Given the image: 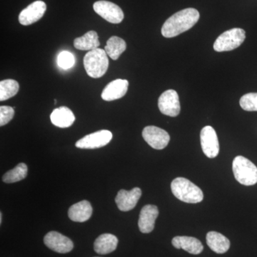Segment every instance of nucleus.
I'll use <instances>...</instances> for the list:
<instances>
[{"instance_id": "nucleus-1", "label": "nucleus", "mask_w": 257, "mask_h": 257, "mask_svg": "<svg viewBox=\"0 0 257 257\" xmlns=\"http://www.w3.org/2000/svg\"><path fill=\"white\" fill-rule=\"evenodd\" d=\"M199 13L194 8H187L167 19L162 28V35L172 38L190 30L199 20Z\"/></svg>"}, {"instance_id": "nucleus-2", "label": "nucleus", "mask_w": 257, "mask_h": 257, "mask_svg": "<svg viewBox=\"0 0 257 257\" xmlns=\"http://www.w3.org/2000/svg\"><path fill=\"white\" fill-rule=\"evenodd\" d=\"M171 189L175 197L182 202L197 204L202 202L204 194L202 189L189 179L177 177L172 181Z\"/></svg>"}, {"instance_id": "nucleus-3", "label": "nucleus", "mask_w": 257, "mask_h": 257, "mask_svg": "<svg viewBox=\"0 0 257 257\" xmlns=\"http://www.w3.org/2000/svg\"><path fill=\"white\" fill-rule=\"evenodd\" d=\"M84 66L86 72L92 78H100L104 76L109 67L105 50L97 48L89 51L84 56Z\"/></svg>"}, {"instance_id": "nucleus-4", "label": "nucleus", "mask_w": 257, "mask_h": 257, "mask_svg": "<svg viewBox=\"0 0 257 257\" xmlns=\"http://www.w3.org/2000/svg\"><path fill=\"white\" fill-rule=\"evenodd\" d=\"M233 173L239 183L252 186L257 183L256 166L244 157H235L232 164Z\"/></svg>"}, {"instance_id": "nucleus-5", "label": "nucleus", "mask_w": 257, "mask_h": 257, "mask_svg": "<svg viewBox=\"0 0 257 257\" xmlns=\"http://www.w3.org/2000/svg\"><path fill=\"white\" fill-rule=\"evenodd\" d=\"M246 33L241 28H233L221 34L214 44L216 52H229L238 48L244 42Z\"/></svg>"}, {"instance_id": "nucleus-6", "label": "nucleus", "mask_w": 257, "mask_h": 257, "mask_svg": "<svg viewBox=\"0 0 257 257\" xmlns=\"http://www.w3.org/2000/svg\"><path fill=\"white\" fill-rule=\"evenodd\" d=\"M94 12L106 21L112 24H119L124 20L122 10L118 5L106 0L96 2L93 5Z\"/></svg>"}, {"instance_id": "nucleus-7", "label": "nucleus", "mask_w": 257, "mask_h": 257, "mask_svg": "<svg viewBox=\"0 0 257 257\" xmlns=\"http://www.w3.org/2000/svg\"><path fill=\"white\" fill-rule=\"evenodd\" d=\"M112 140V133L109 130H100L96 133L89 134L80 139L75 144V146L79 149L93 150L100 148L107 145Z\"/></svg>"}, {"instance_id": "nucleus-8", "label": "nucleus", "mask_w": 257, "mask_h": 257, "mask_svg": "<svg viewBox=\"0 0 257 257\" xmlns=\"http://www.w3.org/2000/svg\"><path fill=\"white\" fill-rule=\"evenodd\" d=\"M143 137L145 142L155 150H163L170 141V135L165 130L155 126L144 128Z\"/></svg>"}, {"instance_id": "nucleus-9", "label": "nucleus", "mask_w": 257, "mask_h": 257, "mask_svg": "<svg viewBox=\"0 0 257 257\" xmlns=\"http://www.w3.org/2000/svg\"><path fill=\"white\" fill-rule=\"evenodd\" d=\"M158 106L163 114L172 117L178 116L181 106L177 92L173 89H169L162 93L159 98Z\"/></svg>"}, {"instance_id": "nucleus-10", "label": "nucleus", "mask_w": 257, "mask_h": 257, "mask_svg": "<svg viewBox=\"0 0 257 257\" xmlns=\"http://www.w3.org/2000/svg\"><path fill=\"white\" fill-rule=\"evenodd\" d=\"M201 145L204 155L209 158H215L219 155V143L214 128L206 126L200 134Z\"/></svg>"}, {"instance_id": "nucleus-11", "label": "nucleus", "mask_w": 257, "mask_h": 257, "mask_svg": "<svg viewBox=\"0 0 257 257\" xmlns=\"http://www.w3.org/2000/svg\"><path fill=\"white\" fill-rule=\"evenodd\" d=\"M44 242L47 247L57 253H69L74 248L72 240L55 231H50L45 235Z\"/></svg>"}, {"instance_id": "nucleus-12", "label": "nucleus", "mask_w": 257, "mask_h": 257, "mask_svg": "<svg viewBox=\"0 0 257 257\" xmlns=\"http://www.w3.org/2000/svg\"><path fill=\"white\" fill-rule=\"evenodd\" d=\"M47 5L43 1L34 2L27 7L19 15V22L24 26H28L39 21L44 16Z\"/></svg>"}, {"instance_id": "nucleus-13", "label": "nucleus", "mask_w": 257, "mask_h": 257, "mask_svg": "<svg viewBox=\"0 0 257 257\" xmlns=\"http://www.w3.org/2000/svg\"><path fill=\"white\" fill-rule=\"evenodd\" d=\"M142 196V190L135 187L130 191L121 189L115 198V202L120 211H128L136 207Z\"/></svg>"}, {"instance_id": "nucleus-14", "label": "nucleus", "mask_w": 257, "mask_h": 257, "mask_svg": "<svg viewBox=\"0 0 257 257\" xmlns=\"http://www.w3.org/2000/svg\"><path fill=\"white\" fill-rule=\"evenodd\" d=\"M159 216V209L157 206H145L140 212L139 218V228L140 231L144 234L152 232L155 229V221Z\"/></svg>"}, {"instance_id": "nucleus-15", "label": "nucleus", "mask_w": 257, "mask_h": 257, "mask_svg": "<svg viewBox=\"0 0 257 257\" xmlns=\"http://www.w3.org/2000/svg\"><path fill=\"white\" fill-rule=\"evenodd\" d=\"M128 82L126 79H117L109 82L101 92L104 101H111L121 99L127 92Z\"/></svg>"}, {"instance_id": "nucleus-16", "label": "nucleus", "mask_w": 257, "mask_h": 257, "mask_svg": "<svg viewBox=\"0 0 257 257\" xmlns=\"http://www.w3.org/2000/svg\"><path fill=\"white\" fill-rule=\"evenodd\" d=\"M92 207L87 200L81 201L71 206L68 211L69 219L76 222L89 220L92 214Z\"/></svg>"}, {"instance_id": "nucleus-17", "label": "nucleus", "mask_w": 257, "mask_h": 257, "mask_svg": "<svg viewBox=\"0 0 257 257\" xmlns=\"http://www.w3.org/2000/svg\"><path fill=\"white\" fill-rule=\"evenodd\" d=\"M172 243L176 248H182L192 254H199L204 249L202 242L192 236H175Z\"/></svg>"}, {"instance_id": "nucleus-18", "label": "nucleus", "mask_w": 257, "mask_h": 257, "mask_svg": "<svg viewBox=\"0 0 257 257\" xmlns=\"http://www.w3.org/2000/svg\"><path fill=\"white\" fill-rule=\"evenodd\" d=\"M50 119L52 124L57 127L67 128L73 124L75 116L68 107L61 106L52 111Z\"/></svg>"}, {"instance_id": "nucleus-19", "label": "nucleus", "mask_w": 257, "mask_h": 257, "mask_svg": "<svg viewBox=\"0 0 257 257\" xmlns=\"http://www.w3.org/2000/svg\"><path fill=\"white\" fill-rule=\"evenodd\" d=\"M118 245V239L111 234H103L94 241V249L99 254H108L115 251Z\"/></svg>"}, {"instance_id": "nucleus-20", "label": "nucleus", "mask_w": 257, "mask_h": 257, "mask_svg": "<svg viewBox=\"0 0 257 257\" xmlns=\"http://www.w3.org/2000/svg\"><path fill=\"white\" fill-rule=\"evenodd\" d=\"M206 239L208 246L215 253H224L229 249V240L220 233L209 231Z\"/></svg>"}, {"instance_id": "nucleus-21", "label": "nucleus", "mask_w": 257, "mask_h": 257, "mask_svg": "<svg viewBox=\"0 0 257 257\" xmlns=\"http://www.w3.org/2000/svg\"><path fill=\"white\" fill-rule=\"evenodd\" d=\"M99 45V36L95 31L88 32L82 37L76 38L74 41V47L79 50H95Z\"/></svg>"}, {"instance_id": "nucleus-22", "label": "nucleus", "mask_w": 257, "mask_h": 257, "mask_svg": "<svg viewBox=\"0 0 257 257\" xmlns=\"http://www.w3.org/2000/svg\"><path fill=\"white\" fill-rule=\"evenodd\" d=\"M126 49V44L124 40L116 36L110 37L104 47L106 54L113 60H117Z\"/></svg>"}, {"instance_id": "nucleus-23", "label": "nucleus", "mask_w": 257, "mask_h": 257, "mask_svg": "<svg viewBox=\"0 0 257 257\" xmlns=\"http://www.w3.org/2000/svg\"><path fill=\"white\" fill-rule=\"evenodd\" d=\"M28 166L25 163H20L13 170L8 171L3 177V182L7 184L15 183L26 178L28 175Z\"/></svg>"}, {"instance_id": "nucleus-24", "label": "nucleus", "mask_w": 257, "mask_h": 257, "mask_svg": "<svg viewBox=\"0 0 257 257\" xmlns=\"http://www.w3.org/2000/svg\"><path fill=\"white\" fill-rule=\"evenodd\" d=\"M20 89L19 83L14 79H5L0 82V101L8 100L16 95Z\"/></svg>"}, {"instance_id": "nucleus-25", "label": "nucleus", "mask_w": 257, "mask_h": 257, "mask_svg": "<svg viewBox=\"0 0 257 257\" xmlns=\"http://www.w3.org/2000/svg\"><path fill=\"white\" fill-rule=\"evenodd\" d=\"M240 106L243 110L257 111V93H248L241 96Z\"/></svg>"}, {"instance_id": "nucleus-26", "label": "nucleus", "mask_w": 257, "mask_h": 257, "mask_svg": "<svg viewBox=\"0 0 257 257\" xmlns=\"http://www.w3.org/2000/svg\"><path fill=\"white\" fill-rule=\"evenodd\" d=\"M57 64L59 67L63 69L72 68L74 64V55L67 51L60 52L57 57Z\"/></svg>"}, {"instance_id": "nucleus-27", "label": "nucleus", "mask_w": 257, "mask_h": 257, "mask_svg": "<svg viewBox=\"0 0 257 257\" xmlns=\"http://www.w3.org/2000/svg\"><path fill=\"white\" fill-rule=\"evenodd\" d=\"M15 116V110L9 106H0V126H5L13 119Z\"/></svg>"}, {"instance_id": "nucleus-28", "label": "nucleus", "mask_w": 257, "mask_h": 257, "mask_svg": "<svg viewBox=\"0 0 257 257\" xmlns=\"http://www.w3.org/2000/svg\"><path fill=\"white\" fill-rule=\"evenodd\" d=\"M2 221H3V214H0V224H2Z\"/></svg>"}]
</instances>
